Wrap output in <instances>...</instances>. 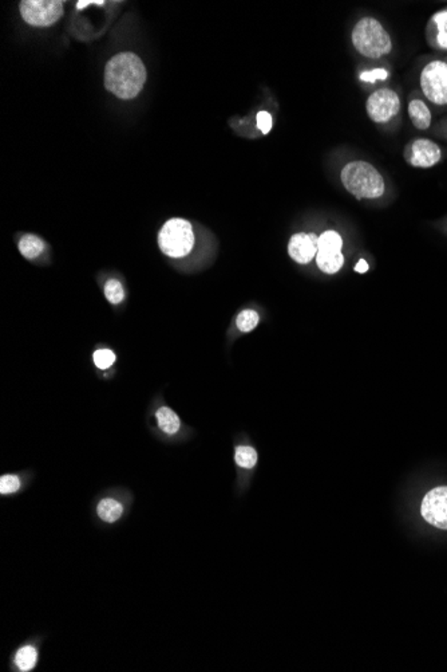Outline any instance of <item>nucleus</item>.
Segmentation results:
<instances>
[{
	"label": "nucleus",
	"mask_w": 447,
	"mask_h": 672,
	"mask_svg": "<svg viewBox=\"0 0 447 672\" xmlns=\"http://www.w3.org/2000/svg\"><path fill=\"white\" fill-rule=\"evenodd\" d=\"M146 82V69L138 55H114L105 69V86L121 100L136 98Z\"/></svg>",
	"instance_id": "f257e3e1"
},
{
	"label": "nucleus",
	"mask_w": 447,
	"mask_h": 672,
	"mask_svg": "<svg viewBox=\"0 0 447 672\" xmlns=\"http://www.w3.org/2000/svg\"><path fill=\"white\" fill-rule=\"evenodd\" d=\"M343 187L358 200L377 199L386 192L383 175L375 165L363 160L346 164L340 172Z\"/></svg>",
	"instance_id": "f03ea898"
},
{
	"label": "nucleus",
	"mask_w": 447,
	"mask_h": 672,
	"mask_svg": "<svg viewBox=\"0 0 447 672\" xmlns=\"http://www.w3.org/2000/svg\"><path fill=\"white\" fill-rule=\"evenodd\" d=\"M351 42L359 54L368 59H380L393 52L391 36L373 17L359 19L351 31Z\"/></svg>",
	"instance_id": "7ed1b4c3"
},
{
	"label": "nucleus",
	"mask_w": 447,
	"mask_h": 672,
	"mask_svg": "<svg viewBox=\"0 0 447 672\" xmlns=\"http://www.w3.org/2000/svg\"><path fill=\"white\" fill-rule=\"evenodd\" d=\"M159 246L162 253L170 258H184L190 254L195 246L192 224L185 219H169L159 234Z\"/></svg>",
	"instance_id": "20e7f679"
},
{
	"label": "nucleus",
	"mask_w": 447,
	"mask_h": 672,
	"mask_svg": "<svg viewBox=\"0 0 447 672\" xmlns=\"http://www.w3.org/2000/svg\"><path fill=\"white\" fill-rule=\"evenodd\" d=\"M419 86L426 100L437 107H447V62L434 59L419 75Z\"/></svg>",
	"instance_id": "39448f33"
},
{
	"label": "nucleus",
	"mask_w": 447,
	"mask_h": 672,
	"mask_svg": "<svg viewBox=\"0 0 447 672\" xmlns=\"http://www.w3.org/2000/svg\"><path fill=\"white\" fill-rule=\"evenodd\" d=\"M368 118L375 124H387L400 111V98L396 91L382 88L373 91L366 101Z\"/></svg>",
	"instance_id": "423d86ee"
},
{
	"label": "nucleus",
	"mask_w": 447,
	"mask_h": 672,
	"mask_svg": "<svg viewBox=\"0 0 447 672\" xmlns=\"http://www.w3.org/2000/svg\"><path fill=\"white\" fill-rule=\"evenodd\" d=\"M23 19L35 27L54 24L63 15V1L59 0H23L20 3Z\"/></svg>",
	"instance_id": "0eeeda50"
},
{
	"label": "nucleus",
	"mask_w": 447,
	"mask_h": 672,
	"mask_svg": "<svg viewBox=\"0 0 447 672\" xmlns=\"http://www.w3.org/2000/svg\"><path fill=\"white\" fill-rule=\"evenodd\" d=\"M403 157L412 168L429 169L441 162L442 149L435 141L419 137L414 139L406 146Z\"/></svg>",
	"instance_id": "6e6552de"
},
{
	"label": "nucleus",
	"mask_w": 447,
	"mask_h": 672,
	"mask_svg": "<svg viewBox=\"0 0 447 672\" xmlns=\"http://www.w3.org/2000/svg\"><path fill=\"white\" fill-rule=\"evenodd\" d=\"M422 517L432 526L447 530V486L435 487L422 501Z\"/></svg>",
	"instance_id": "1a4fd4ad"
},
{
	"label": "nucleus",
	"mask_w": 447,
	"mask_h": 672,
	"mask_svg": "<svg viewBox=\"0 0 447 672\" xmlns=\"http://www.w3.org/2000/svg\"><path fill=\"white\" fill-rule=\"evenodd\" d=\"M319 251V237L314 233H298L289 239L288 254L300 263L308 265Z\"/></svg>",
	"instance_id": "9d476101"
},
{
	"label": "nucleus",
	"mask_w": 447,
	"mask_h": 672,
	"mask_svg": "<svg viewBox=\"0 0 447 672\" xmlns=\"http://www.w3.org/2000/svg\"><path fill=\"white\" fill-rule=\"evenodd\" d=\"M425 36L428 45L432 50L447 53V7L430 17Z\"/></svg>",
	"instance_id": "9b49d317"
},
{
	"label": "nucleus",
	"mask_w": 447,
	"mask_h": 672,
	"mask_svg": "<svg viewBox=\"0 0 447 672\" xmlns=\"http://www.w3.org/2000/svg\"><path fill=\"white\" fill-rule=\"evenodd\" d=\"M409 117L412 121V127L418 130H428L431 127L432 123V116L430 111L429 107L425 101L421 98H412L409 102Z\"/></svg>",
	"instance_id": "f8f14e48"
},
{
	"label": "nucleus",
	"mask_w": 447,
	"mask_h": 672,
	"mask_svg": "<svg viewBox=\"0 0 447 672\" xmlns=\"http://www.w3.org/2000/svg\"><path fill=\"white\" fill-rule=\"evenodd\" d=\"M316 265L323 273L336 274L344 265V256L341 251H318Z\"/></svg>",
	"instance_id": "ddd939ff"
},
{
	"label": "nucleus",
	"mask_w": 447,
	"mask_h": 672,
	"mask_svg": "<svg viewBox=\"0 0 447 672\" xmlns=\"http://www.w3.org/2000/svg\"><path fill=\"white\" fill-rule=\"evenodd\" d=\"M156 418H157L159 427L161 428L165 434H168V435H174V434L179 432V427H181V420H179V416L176 415V412L172 411L170 408L162 407V408H160V409L157 411Z\"/></svg>",
	"instance_id": "4468645a"
},
{
	"label": "nucleus",
	"mask_w": 447,
	"mask_h": 672,
	"mask_svg": "<svg viewBox=\"0 0 447 672\" xmlns=\"http://www.w3.org/2000/svg\"><path fill=\"white\" fill-rule=\"evenodd\" d=\"M19 251L27 259H35L44 250V243L35 235H24L19 240Z\"/></svg>",
	"instance_id": "2eb2a0df"
},
{
	"label": "nucleus",
	"mask_w": 447,
	"mask_h": 672,
	"mask_svg": "<svg viewBox=\"0 0 447 672\" xmlns=\"http://www.w3.org/2000/svg\"><path fill=\"white\" fill-rule=\"evenodd\" d=\"M122 511H124L122 505L115 499H110V498L104 499L98 505V515L101 517V519H104L108 524H113L117 519H120V517L122 515Z\"/></svg>",
	"instance_id": "dca6fc26"
},
{
	"label": "nucleus",
	"mask_w": 447,
	"mask_h": 672,
	"mask_svg": "<svg viewBox=\"0 0 447 672\" xmlns=\"http://www.w3.org/2000/svg\"><path fill=\"white\" fill-rule=\"evenodd\" d=\"M343 239L334 230L324 231L319 237V251H341Z\"/></svg>",
	"instance_id": "f3484780"
},
{
	"label": "nucleus",
	"mask_w": 447,
	"mask_h": 672,
	"mask_svg": "<svg viewBox=\"0 0 447 672\" xmlns=\"http://www.w3.org/2000/svg\"><path fill=\"white\" fill-rule=\"evenodd\" d=\"M36 659H38V654H36L35 648L29 646V647H23L22 650H19L17 657H15V663H17L20 671H30L35 667Z\"/></svg>",
	"instance_id": "a211bd4d"
},
{
	"label": "nucleus",
	"mask_w": 447,
	"mask_h": 672,
	"mask_svg": "<svg viewBox=\"0 0 447 672\" xmlns=\"http://www.w3.org/2000/svg\"><path fill=\"white\" fill-rule=\"evenodd\" d=\"M236 463L243 469H252L257 463V453L250 446H240L236 448Z\"/></svg>",
	"instance_id": "6ab92c4d"
},
{
	"label": "nucleus",
	"mask_w": 447,
	"mask_h": 672,
	"mask_svg": "<svg viewBox=\"0 0 447 672\" xmlns=\"http://www.w3.org/2000/svg\"><path fill=\"white\" fill-rule=\"evenodd\" d=\"M259 321H260V317H259V314H257L254 310H243V311L237 315L236 325H237L240 331L248 333V331H252L254 327H257Z\"/></svg>",
	"instance_id": "aec40b11"
},
{
	"label": "nucleus",
	"mask_w": 447,
	"mask_h": 672,
	"mask_svg": "<svg viewBox=\"0 0 447 672\" xmlns=\"http://www.w3.org/2000/svg\"><path fill=\"white\" fill-rule=\"evenodd\" d=\"M105 295L108 299V302H111L113 305H118L124 301L125 298V291H124V288L122 285L120 283V281L117 279H110L108 281V283L105 285Z\"/></svg>",
	"instance_id": "412c9836"
},
{
	"label": "nucleus",
	"mask_w": 447,
	"mask_h": 672,
	"mask_svg": "<svg viewBox=\"0 0 447 672\" xmlns=\"http://www.w3.org/2000/svg\"><path fill=\"white\" fill-rule=\"evenodd\" d=\"M94 364L99 369H108L113 364L115 363V354L110 349H99L92 354Z\"/></svg>",
	"instance_id": "4be33fe9"
},
{
	"label": "nucleus",
	"mask_w": 447,
	"mask_h": 672,
	"mask_svg": "<svg viewBox=\"0 0 447 672\" xmlns=\"http://www.w3.org/2000/svg\"><path fill=\"white\" fill-rule=\"evenodd\" d=\"M20 489V479L17 475H3L0 479V492L11 494Z\"/></svg>",
	"instance_id": "5701e85b"
},
{
	"label": "nucleus",
	"mask_w": 447,
	"mask_h": 672,
	"mask_svg": "<svg viewBox=\"0 0 447 672\" xmlns=\"http://www.w3.org/2000/svg\"><path fill=\"white\" fill-rule=\"evenodd\" d=\"M256 121H257V127L260 129V132L263 134H268L269 132L272 130V127H273V118L270 116V113L267 111V110H261L257 113V117H256Z\"/></svg>",
	"instance_id": "b1692460"
},
{
	"label": "nucleus",
	"mask_w": 447,
	"mask_h": 672,
	"mask_svg": "<svg viewBox=\"0 0 447 672\" xmlns=\"http://www.w3.org/2000/svg\"><path fill=\"white\" fill-rule=\"evenodd\" d=\"M355 272L360 274L367 273L368 272V263L364 259H360L355 266Z\"/></svg>",
	"instance_id": "393cba45"
},
{
	"label": "nucleus",
	"mask_w": 447,
	"mask_h": 672,
	"mask_svg": "<svg viewBox=\"0 0 447 672\" xmlns=\"http://www.w3.org/2000/svg\"><path fill=\"white\" fill-rule=\"evenodd\" d=\"M89 4H99V6H101V4H104V1H78V4H76V7H78V8L81 10V8H85V7H88Z\"/></svg>",
	"instance_id": "a878e982"
}]
</instances>
